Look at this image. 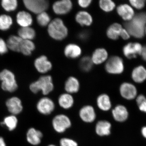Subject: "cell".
<instances>
[{
  "mask_svg": "<svg viewBox=\"0 0 146 146\" xmlns=\"http://www.w3.org/2000/svg\"><path fill=\"white\" fill-rule=\"evenodd\" d=\"M93 62L91 57L85 56L80 59L79 62V67L81 70L85 72H90L93 66Z\"/></svg>",
  "mask_w": 146,
  "mask_h": 146,
  "instance_id": "obj_33",
  "label": "cell"
},
{
  "mask_svg": "<svg viewBox=\"0 0 146 146\" xmlns=\"http://www.w3.org/2000/svg\"><path fill=\"white\" fill-rule=\"evenodd\" d=\"M108 53L104 48H99L94 51L91 58L93 63L99 65L105 62L108 59Z\"/></svg>",
  "mask_w": 146,
  "mask_h": 146,
  "instance_id": "obj_22",
  "label": "cell"
},
{
  "mask_svg": "<svg viewBox=\"0 0 146 146\" xmlns=\"http://www.w3.org/2000/svg\"><path fill=\"white\" fill-rule=\"evenodd\" d=\"M97 105L102 110H109L111 107V103L108 95L106 94L100 95L97 99Z\"/></svg>",
  "mask_w": 146,
  "mask_h": 146,
  "instance_id": "obj_28",
  "label": "cell"
},
{
  "mask_svg": "<svg viewBox=\"0 0 146 146\" xmlns=\"http://www.w3.org/2000/svg\"><path fill=\"white\" fill-rule=\"evenodd\" d=\"M53 127L56 132L63 133L67 129L71 126L70 120L67 116L64 115H59L53 119Z\"/></svg>",
  "mask_w": 146,
  "mask_h": 146,
  "instance_id": "obj_7",
  "label": "cell"
},
{
  "mask_svg": "<svg viewBox=\"0 0 146 146\" xmlns=\"http://www.w3.org/2000/svg\"><path fill=\"white\" fill-rule=\"evenodd\" d=\"M54 88L52 78L50 76H41L38 80L32 83L29 86L30 89L32 93L36 94L41 91L44 95L49 94L53 91Z\"/></svg>",
  "mask_w": 146,
  "mask_h": 146,
  "instance_id": "obj_3",
  "label": "cell"
},
{
  "mask_svg": "<svg viewBox=\"0 0 146 146\" xmlns=\"http://www.w3.org/2000/svg\"><path fill=\"white\" fill-rule=\"evenodd\" d=\"M48 146H56L54 145H48Z\"/></svg>",
  "mask_w": 146,
  "mask_h": 146,
  "instance_id": "obj_48",
  "label": "cell"
},
{
  "mask_svg": "<svg viewBox=\"0 0 146 146\" xmlns=\"http://www.w3.org/2000/svg\"><path fill=\"white\" fill-rule=\"evenodd\" d=\"M36 21L40 26L45 27L48 25L50 23L51 18L49 15L44 11L37 15Z\"/></svg>",
  "mask_w": 146,
  "mask_h": 146,
  "instance_id": "obj_35",
  "label": "cell"
},
{
  "mask_svg": "<svg viewBox=\"0 0 146 146\" xmlns=\"http://www.w3.org/2000/svg\"><path fill=\"white\" fill-rule=\"evenodd\" d=\"M100 8L103 11L110 12L115 9L116 5L111 0H101L99 2Z\"/></svg>",
  "mask_w": 146,
  "mask_h": 146,
  "instance_id": "obj_36",
  "label": "cell"
},
{
  "mask_svg": "<svg viewBox=\"0 0 146 146\" xmlns=\"http://www.w3.org/2000/svg\"><path fill=\"white\" fill-rule=\"evenodd\" d=\"M120 36L124 40H126L130 38V35L127 31L125 29L123 28L121 32Z\"/></svg>",
  "mask_w": 146,
  "mask_h": 146,
  "instance_id": "obj_43",
  "label": "cell"
},
{
  "mask_svg": "<svg viewBox=\"0 0 146 146\" xmlns=\"http://www.w3.org/2000/svg\"><path fill=\"white\" fill-rule=\"evenodd\" d=\"M92 1L91 0H79L78 1V5L83 8H86L89 7L91 4Z\"/></svg>",
  "mask_w": 146,
  "mask_h": 146,
  "instance_id": "obj_40",
  "label": "cell"
},
{
  "mask_svg": "<svg viewBox=\"0 0 146 146\" xmlns=\"http://www.w3.org/2000/svg\"><path fill=\"white\" fill-rule=\"evenodd\" d=\"M145 100H146V97L143 94H140L137 96L136 98V102L137 106L141 104V103L143 102Z\"/></svg>",
  "mask_w": 146,
  "mask_h": 146,
  "instance_id": "obj_42",
  "label": "cell"
},
{
  "mask_svg": "<svg viewBox=\"0 0 146 146\" xmlns=\"http://www.w3.org/2000/svg\"><path fill=\"white\" fill-rule=\"evenodd\" d=\"M111 127V123L108 121H99L96 125V132L100 136H108L110 133Z\"/></svg>",
  "mask_w": 146,
  "mask_h": 146,
  "instance_id": "obj_24",
  "label": "cell"
},
{
  "mask_svg": "<svg viewBox=\"0 0 146 146\" xmlns=\"http://www.w3.org/2000/svg\"><path fill=\"white\" fill-rule=\"evenodd\" d=\"M17 23L21 27H30L32 25L33 19L30 13L25 11H19L16 15Z\"/></svg>",
  "mask_w": 146,
  "mask_h": 146,
  "instance_id": "obj_18",
  "label": "cell"
},
{
  "mask_svg": "<svg viewBox=\"0 0 146 146\" xmlns=\"http://www.w3.org/2000/svg\"><path fill=\"white\" fill-rule=\"evenodd\" d=\"M145 34L146 35V27L145 29Z\"/></svg>",
  "mask_w": 146,
  "mask_h": 146,
  "instance_id": "obj_49",
  "label": "cell"
},
{
  "mask_svg": "<svg viewBox=\"0 0 146 146\" xmlns=\"http://www.w3.org/2000/svg\"><path fill=\"white\" fill-rule=\"evenodd\" d=\"M0 80L1 81V88L4 91L12 93L18 89L15 76L9 70L5 69L0 72Z\"/></svg>",
  "mask_w": 146,
  "mask_h": 146,
  "instance_id": "obj_4",
  "label": "cell"
},
{
  "mask_svg": "<svg viewBox=\"0 0 146 146\" xmlns=\"http://www.w3.org/2000/svg\"><path fill=\"white\" fill-rule=\"evenodd\" d=\"M138 106L140 111L146 113V100L141 103Z\"/></svg>",
  "mask_w": 146,
  "mask_h": 146,
  "instance_id": "obj_44",
  "label": "cell"
},
{
  "mask_svg": "<svg viewBox=\"0 0 146 146\" xmlns=\"http://www.w3.org/2000/svg\"><path fill=\"white\" fill-rule=\"evenodd\" d=\"M7 44L3 39L0 38V54H3L8 51Z\"/></svg>",
  "mask_w": 146,
  "mask_h": 146,
  "instance_id": "obj_39",
  "label": "cell"
},
{
  "mask_svg": "<svg viewBox=\"0 0 146 146\" xmlns=\"http://www.w3.org/2000/svg\"><path fill=\"white\" fill-rule=\"evenodd\" d=\"M64 52L66 57L75 59L81 55L82 49L78 45L75 44H70L65 46Z\"/></svg>",
  "mask_w": 146,
  "mask_h": 146,
  "instance_id": "obj_20",
  "label": "cell"
},
{
  "mask_svg": "<svg viewBox=\"0 0 146 146\" xmlns=\"http://www.w3.org/2000/svg\"><path fill=\"white\" fill-rule=\"evenodd\" d=\"M1 124V125L6 127L9 131H13L17 127L18 119L15 115H11L4 118Z\"/></svg>",
  "mask_w": 146,
  "mask_h": 146,
  "instance_id": "obj_29",
  "label": "cell"
},
{
  "mask_svg": "<svg viewBox=\"0 0 146 146\" xmlns=\"http://www.w3.org/2000/svg\"><path fill=\"white\" fill-rule=\"evenodd\" d=\"M117 11L118 15L126 22L130 21L135 15L134 10L132 7L127 4L118 6Z\"/></svg>",
  "mask_w": 146,
  "mask_h": 146,
  "instance_id": "obj_14",
  "label": "cell"
},
{
  "mask_svg": "<svg viewBox=\"0 0 146 146\" xmlns=\"http://www.w3.org/2000/svg\"><path fill=\"white\" fill-rule=\"evenodd\" d=\"M74 102L72 96L69 94H61L58 98V103L64 109H68L72 107Z\"/></svg>",
  "mask_w": 146,
  "mask_h": 146,
  "instance_id": "obj_31",
  "label": "cell"
},
{
  "mask_svg": "<svg viewBox=\"0 0 146 146\" xmlns=\"http://www.w3.org/2000/svg\"><path fill=\"white\" fill-rule=\"evenodd\" d=\"M76 22L81 26H90L93 23V19L91 14L86 11H79L75 16Z\"/></svg>",
  "mask_w": 146,
  "mask_h": 146,
  "instance_id": "obj_21",
  "label": "cell"
},
{
  "mask_svg": "<svg viewBox=\"0 0 146 146\" xmlns=\"http://www.w3.org/2000/svg\"><path fill=\"white\" fill-rule=\"evenodd\" d=\"M141 133L142 136L146 139V125L142 127L141 129Z\"/></svg>",
  "mask_w": 146,
  "mask_h": 146,
  "instance_id": "obj_46",
  "label": "cell"
},
{
  "mask_svg": "<svg viewBox=\"0 0 146 146\" xmlns=\"http://www.w3.org/2000/svg\"><path fill=\"white\" fill-rule=\"evenodd\" d=\"M24 5L27 9L35 14L44 12L49 7V3L46 0H24Z\"/></svg>",
  "mask_w": 146,
  "mask_h": 146,
  "instance_id": "obj_6",
  "label": "cell"
},
{
  "mask_svg": "<svg viewBox=\"0 0 146 146\" xmlns=\"http://www.w3.org/2000/svg\"><path fill=\"white\" fill-rule=\"evenodd\" d=\"M143 46L138 42H130L124 46L123 52L124 55L128 59L136 58L141 55Z\"/></svg>",
  "mask_w": 146,
  "mask_h": 146,
  "instance_id": "obj_8",
  "label": "cell"
},
{
  "mask_svg": "<svg viewBox=\"0 0 146 146\" xmlns=\"http://www.w3.org/2000/svg\"><path fill=\"white\" fill-rule=\"evenodd\" d=\"M73 4L70 0L57 1L53 4L52 9L55 14L64 15L68 14L72 10Z\"/></svg>",
  "mask_w": 146,
  "mask_h": 146,
  "instance_id": "obj_12",
  "label": "cell"
},
{
  "mask_svg": "<svg viewBox=\"0 0 146 146\" xmlns=\"http://www.w3.org/2000/svg\"><path fill=\"white\" fill-rule=\"evenodd\" d=\"M124 27L130 36L137 39L143 38L145 35L146 27V12L135 14L130 21L125 23Z\"/></svg>",
  "mask_w": 146,
  "mask_h": 146,
  "instance_id": "obj_1",
  "label": "cell"
},
{
  "mask_svg": "<svg viewBox=\"0 0 146 146\" xmlns=\"http://www.w3.org/2000/svg\"><path fill=\"white\" fill-rule=\"evenodd\" d=\"M60 146H78L76 142L72 139L63 138L60 140Z\"/></svg>",
  "mask_w": 146,
  "mask_h": 146,
  "instance_id": "obj_38",
  "label": "cell"
},
{
  "mask_svg": "<svg viewBox=\"0 0 146 146\" xmlns=\"http://www.w3.org/2000/svg\"><path fill=\"white\" fill-rule=\"evenodd\" d=\"M48 32L52 39L61 41L68 36V30L63 20L56 18L51 21L49 24Z\"/></svg>",
  "mask_w": 146,
  "mask_h": 146,
  "instance_id": "obj_2",
  "label": "cell"
},
{
  "mask_svg": "<svg viewBox=\"0 0 146 146\" xmlns=\"http://www.w3.org/2000/svg\"><path fill=\"white\" fill-rule=\"evenodd\" d=\"M6 107L11 115H16L21 114L23 110L22 101L17 97H12L6 102Z\"/></svg>",
  "mask_w": 146,
  "mask_h": 146,
  "instance_id": "obj_11",
  "label": "cell"
},
{
  "mask_svg": "<svg viewBox=\"0 0 146 146\" xmlns=\"http://www.w3.org/2000/svg\"><path fill=\"white\" fill-rule=\"evenodd\" d=\"M120 93L123 98L128 100L136 99L138 96L137 88L133 84L129 82H124L121 84Z\"/></svg>",
  "mask_w": 146,
  "mask_h": 146,
  "instance_id": "obj_9",
  "label": "cell"
},
{
  "mask_svg": "<svg viewBox=\"0 0 146 146\" xmlns=\"http://www.w3.org/2000/svg\"><path fill=\"white\" fill-rule=\"evenodd\" d=\"M112 114L115 121L123 122L127 119L129 112L127 108L122 105L117 106L112 110Z\"/></svg>",
  "mask_w": 146,
  "mask_h": 146,
  "instance_id": "obj_16",
  "label": "cell"
},
{
  "mask_svg": "<svg viewBox=\"0 0 146 146\" xmlns=\"http://www.w3.org/2000/svg\"><path fill=\"white\" fill-rule=\"evenodd\" d=\"M13 24V20L10 16L6 14L0 15V30H8Z\"/></svg>",
  "mask_w": 146,
  "mask_h": 146,
  "instance_id": "obj_32",
  "label": "cell"
},
{
  "mask_svg": "<svg viewBox=\"0 0 146 146\" xmlns=\"http://www.w3.org/2000/svg\"><path fill=\"white\" fill-rule=\"evenodd\" d=\"M80 83L78 80L74 77L68 78L65 82V89L68 94H74L78 92Z\"/></svg>",
  "mask_w": 146,
  "mask_h": 146,
  "instance_id": "obj_25",
  "label": "cell"
},
{
  "mask_svg": "<svg viewBox=\"0 0 146 146\" xmlns=\"http://www.w3.org/2000/svg\"><path fill=\"white\" fill-rule=\"evenodd\" d=\"M1 5L3 9L7 12L14 11L18 7L17 0H3Z\"/></svg>",
  "mask_w": 146,
  "mask_h": 146,
  "instance_id": "obj_34",
  "label": "cell"
},
{
  "mask_svg": "<svg viewBox=\"0 0 146 146\" xmlns=\"http://www.w3.org/2000/svg\"><path fill=\"white\" fill-rule=\"evenodd\" d=\"M107 72L111 74H120L124 70V64L121 58L117 56H111L105 66Z\"/></svg>",
  "mask_w": 146,
  "mask_h": 146,
  "instance_id": "obj_5",
  "label": "cell"
},
{
  "mask_svg": "<svg viewBox=\"0 0 146 146\" xmlns=\"http://www.w3.org/2000/svg\"><path fill=\"white\" fill-rule=\"evenodd\" d=\"M89 33L88 31H83L80 33L78 35L79 39L82 41H85L89 38Z\"/></svg>",
  "mask_w": 146,
  "mask_h": 146,
  "instance_id": "obj_41",
  "label": "cell"
},
{
  "mask_svg": "<svg viewBox=\"0 0 146 146\" xmlns=\"http://www.w3.org/2000/svg\"><path fill=\"white\" fill-rule=\"evenodd\" d=\"M123 28L118 23L112 24L108 28L106 31L107 36L110 39L116 40L119 39Z\"/></svg>",
  "mask_w": 146,
  "mask_h": 146,
  "instance_id": "obj_23",
  "label": "cell"
},
{
  "mask_svg": "<svg viewBox=\"0 0 146 146\" xmlns=\"http://www.w3.org/2000/svg\"><path fill=\"white\" fill-rule=\"evenodd\" d=\"M129 2L131 6L138 10L143 9L145 5V0H131Z\"/></svg>",
  "mask_w": 146,
  "mask_h": 146,
  "instance_id": "obj_37",
  "label": "cell"
},
{
  "mask_svg": "<svg viewBox=\"0 0 146 146\" xmlns=\"http://www.w3.org/2000/svg\"><path fill=\"white\" fill-rule=\"evenodd\" d=\"M80 117L82 121L86 123L94 121L96 118V114L94 108L91 106H86L80 111Z\"/></svg>",
  "mask_w": 146,
  "mask_h": 146,
  "instance_id": "obj_17",
  "label": "cell"
},
{
  "mask_svg": "<svg viewBox=\"0 0 146 146\" xmlns=\"http://www.w3.org/2000/svg\"><path fill=\"white\" fill-rule=\"evenodd\" d=\"M18 36L23 40H32L35 38L36 32L31 27H21L18 30Z\"/></svg>",
  "mask_w": 146,
  "mask_h": 146,
  "instance_id": "obj_26",
  "label": "cell"
},
{
  "mask_svg": "<svg viewBox=\"0 0 146 146\" xmlns=\"http://www.w3.org/2000/svg\"><path fill=\"white\" fill-rule=\"evenodd\" d=\"M35 45L31 40H23L21 43L20 52L25 56H29L35 49Z\"/></svg>",
  "mask_w": 146,
  "mask_h": 146,
  "instance_id": "obj_30",
  "label": "cell"
},
{
  "mask_svg": "<svg viewBox=\"0 0 146 146\" xmlns=\"http://www.w3.org/2000/svg\"><path fill=\"white\" fill-rule=\"evenodd\" d=\"M23 39L18 36L11 35L7 39V44L8 49L16 52H20V46Z\"/></svg>",
  "mask_w": 146,
  "mask_h": 146,
  "instance_id": "obj_27",
  "label": "cell"
},
{
  "mask_svg": "<svg viewBox=\"0 0 146 146\" xmlns=\"http://www.w3.org/2000/svg\"><path fill=\"white\" fill-rule=\"evenodd\" d=\"M131 78L136 83H143L146 80V69L143 65H139L133 69Z\"/></svg>",
  "mask_w": 146,
  "mask_h": 146,
  "instance_id": "obj_19",
  "label": "cell"
},
{
  "mask_svg": "<svg viewBox=\"0 0 146 146\" xmlns=\"http://www.w3.org/2000/svg\"><path fill=\"white\" fill-rule=\"evenodd\" d=\"M141 56L143 60L146 62V45L143 46Z\"/></svg>",
  "mask_w": 146,
  "mask_h": 146,
  "instance_id": "obj_45",
  "label": "cell"
},
{
  "mask_svg": "<svg viewBox=\"0 0 146 146\" xmlns=\"http://www.w3.org/2000/svg\"><path fill=\"white\" fill-rule=\"evenodd\" d=\"M43 136V133L40 131L35 128L31 127L27 131V141L32 145H38L41 143Z\"/></svg>",
  "mask_w": 146,
  "mask_h": 146,
  "instance_id": "obj_15",
  "label": "cell"
},
{
  "mask_svg": "<svg viewBox=\"0 0 146 146\" xmlns=\"http://www.w3.org/2000/svg\"><path fill=\"white\" fill-rule=\"evenodd\" d=\"M34 66L39 73L45 74L51 70L52 65L46 56L42 55L36 58L34 61Z\"/></svg>",
  "mask_w": 146,
  "mask_h": 146,
  "instance_id": "obj_13",
  "label": "cell"
},
{
  "mask_svg": "<svg viewBox=\"0 0 146 146\" xmlns=\"http://www.w3.org/2000/svg\"><path fill=\"white\" fill-rule=\"evenodd\" d=\"M0 146H7L4 139L2 137H0Z\"/></svg>",
  "mask_w": 146,
  "mask_h": 146,
  "instance_id": "obj_47",
  "label": "cell"
},
{
  "mask_svg": "<svg viewBox=\"0 0 146 146\" xmlns=\"http://www.w3.org/2000/svg\"><path fill=\"white\" fill-rule=\"evenodd\" d=\"M37 111L44 115H48L54 110L55 105L52 100L47 97L40 99L36 106Z\"/></svg>",
  "mask_w": 146,
  "mask_h": 146,
  "instance_id": "obj_10",
  "label": "cell"
}]
</instances>
